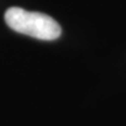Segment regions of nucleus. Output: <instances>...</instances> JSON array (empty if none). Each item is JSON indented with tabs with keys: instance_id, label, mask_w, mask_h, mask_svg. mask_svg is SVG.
<instances>
[{
	"instance_id": "nucleus-1",
	"label": "nucleus",
	"mask_w": 126,
	"mask_h": 126,
	"mask_svg": "<svg viewBox=\"0 0 126 126\" xmlns=\"http://www.w3.org/2000/svg\"><path fill=\"white\" fill-rule=\"evenodd\" d=\"M5 22L16 33L43 41L56 40L62 33L60 25L49 15L29 12L20 7L7 9L5 13Z\"/></svg>"
}]
</instances>
